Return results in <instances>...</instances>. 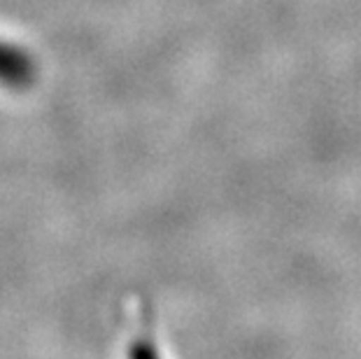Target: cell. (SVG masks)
<instances>
[{
    "mask_svg": "<svg viewBox=\"0 0 361 359\" xmlns=\"http://www.w3.org/2000/svg\"><path fill=\"white\" fill-rule=\"evenodd\" d=\"M130 359H159V353L149 346V343L137 341L133 350H130Z\"/></svg>",
    "mask_w": 361,
    "mask_h": 359,
    "instance_id": "cell-2",
    "label": "cell"
},
{
    "mask_svg": "<svg viewBox=\"0 0 361 359\" xmlns=\"http://www.w3.org/2000/svg\"><path fill=\"white\" fill-rule=\"evenodd\" d=\"M33 75V63L17 47L0 42V82L7 87H24Z\"/></svg>",
    "mask_w": 361,
    "mask_h": 359,
    "instance_id": "cell-1",
    "label": "cell"
}]
</instances>
